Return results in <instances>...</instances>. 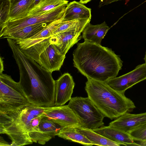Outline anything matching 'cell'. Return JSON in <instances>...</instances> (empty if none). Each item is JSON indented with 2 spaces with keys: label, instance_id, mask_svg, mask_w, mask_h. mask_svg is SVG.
I'll list each match as a JSON object with an SVG mask.
<instances>
[{
  "label": "cell",
  "instance_id": "44dd1931",
  "mask_svg": "<svg viewBox=\"0 0 146 146\" xmlns=\"http://www.w3.org/2000/svg\"><path fill=\"white\" fill-rule=\"evenodd\" d=\"M57 135L65 139L78 143L84 145H93L85 136L77 131L76 127H64L60 130Z\"/></svg>",
  "mask_w": 146,
  "mask_h": 146
},
{
  "label": "cell",
  "instance_id": "8992f818",
  "mask_svg": "<svg viewBox=\"0 0 146 146\" xmlns=\"http://www.w3.org/2000/svg\"><path fill=\"white\" fill-rule=\"evenodd\" d=\"M29 104L19 82L10 76L0 74V112L16 111Z\"/></svg>",
  "mask_w": 146,
  "mask_h": 146
},
{
  "label": "cell",
  "instance_id": "d4e9b609",
  "mask_svg": "<svg viewBox=\"0 0 146 146\" xmlns=\"http://www.w3.org/2000/svg\"><path fill=\"white\" fill-rule=\"evenodd\" d=\"M83 19H77L70 21H64L63 20L57 28L52 33L50 37L73 28L79 24Z\"/></svg>",
  "mask_w": 146,
  "mask_h": 146
},
{
  "label": "cell",
  "instance_id": "4dcf8cb0",
  "mask_svg": "<svg viewBox=\"0 0 146 146\" xmlns=\"http://www.w3.org/2000/svg\"><path fill=\"white\" fill-rule=\"evenodd\" d=\"M144 59L145 61V63L146 64V51L145 52V57L144 58Z\"/></svg>",
  "mask_w": 146,
  "mask_h": 146
},
{
  "label": "cell",
  "instance_id": "6da1fadb",
  "mask_svg": "<svg viewBox=\"0 0 146 146\" xmlns=\"http://www.w3.org/2000/svg\"><path fill=\"white\" fill-rule=\"evenodd\" d=\"M18 66L19 82L29 104L40 107L55 106V80L49 72L25 55L13 39L7 38Z\"/></svg>",
  "mask_w": 146,
  "mask_h": 146
},
{
  "label": "cell",
  "instance_id": "d6986e66",
  "mask_svg": "<svg viewBox=\"0 0 146 146\" xmlns=\"http://www.w3.org/2000/svg\"><path fill=\"white\" fill-rule=\"evenodd\" d=\"M9 1L8 21L26 16L30 10L34 6V0H9Z\"/></svg>",
  "mask_w": 146,
  "mask_h": 146
},
{
  "label": "cell",
  "instance_id": "5b68a950",
  "mask_svg": "<svg viewBox=\"0 0 146 146\" xmlns=\"http://www.w3.org/2000/svg\"><path fill=\"white\" fill-rule=\"evenodd\" d=\"M50 37L27 49L21 50L25 55L46 70L52 73L60 70L66 55L62 54L55 45L50 43Z\"/></svg>",
  "mask_w": 146,
  "mask_h": 146
},
{
  "label": "cell",
  "instance_id": "9c48e42d",
  "mask_svg": "<svg viewBox=\"0 0 146 146\" xmlns=\"http://www.w3.org/2000/svg\"><path fill=\"white\" fill-rule=\"evenodd\" d=\"M90 21L84 19L73 28L50 37V43L55 45L60 52L66 55L69 49L81 39V33Z\"/></svg>",
  "mask_w": 146,
  "mask_h": 146
},
{
  "label": "cell",
  "instance_id": "4fadbf2b",
  "mask_svg": "<svg viewBox=\"0 0 146 146\" xmlns=\"http://www.w3.org/2000/svg\"><path fill=\"white\" fill-rule=\"evenodd\" d=\"M75 86L72 76L68 73L64 74L55 80V106L64 105L71 99Z\"/></svg>",
  "mask_w": 146,
  "mask_h": 146
},
{
  "label": "cell",
  "instance_id": "277c9868",
  "mask_svg": "<svg viewBox=\"0 0 146 146\" xmlns=\"http://www.w3.org/2000/svg\"><path fill=\"white\" fill-rule=\"evenodd\" d=\"M43 117L34 115L30 104L16 111L0 112V133L9 136L12 141L11 146L32 144L29 133Z\"/></svg>",
  "mask_w": 146,
  "mask_h": 146
},
{
  "label": "cell",
  "instance_id": "1f68e13d",
  "mask_svg": "<svg viewBox=\"0 0 146 146\" xmlns=\"http://www.w3.org/2000/svg\"><path fill=\"white\" fill-rule=\"evenodd\" d=\"M66 0V1H68V0Z\"/></svg>",
  "mask_w": 146,
  "mask_h": 146
},
{
  "label": "cell",
  "instance_id": "ffe728a7",
  "mask_svg": "<svg viewBox=\"0 0 146 146\" xmlns=\"http://www.w3.org/2000/svg\"><path fill=\"white\" fill-rule=\"evenodd\" d=\"M52 22H43L26 27L8 35L4 38L14 40L29 38L43 29Z\"/></svg>",
  "mask_w": 146,
  "mask_h": 146
},
{
  "label": "cell",
  "instance_id": "3957f363",
  "mask_svg": "<svg viewBox=\"0 0 146 146\" xmlns=\"http://www.w3.org/2000/svg\"><path fill=\"white\" fill-rule=\"evenodd\" d=\"M87 78L85 90L88 97L105 117L116 119L135 108L124 93L114 90L105 82Z\"/></svg>",
  "mask_w": 146,
  "mask_h": 146
},
{
  "label": "cell",
  "instance_id": "7402d4cb",
  "mask_svg": "<svg viewBox=\"0 0 146 146\" xmlns=\"http://www.w3.org/2000/svg\"><path fill=\"white\" fill-rule=\"evenodd\" d=\"M77 131L85 136L93 145L104 146H119L118 143L111 141L92 130L80 127H76Z\"/></svg>",
  "mask_w": 146,
  "mask_h": 146
},
{
  "label": "cell",
  "instance_id": "ac0fdd59",
  "mask_svg": "<svg viewBox=\"0 0 146 146\" xmlns=\"http://www.w3.org/2000/svg\"><path fill=\"white\" fill-rule=\"evenodd\" d=\"M110 29L105 21L95 25L90 22L86 26L82 33V38L84 41L90 42L101 45L102 39Z\"/></svg>",
  "mask_w": 146,
  "mask_h": 146
},
{
  "label": "cell",
  "instance_id": "7a4b0ae2",
  "mask_svg": "<svg viewBox=\"0 0 146 146\" xmlns=\"http://www.w3.org/2000/svg\"><path fill=\"white\" fill-rule=\"evenodd\" d=\"M73 64L87 78L106 82L116 77L123 62L111 49L84 41L73 54Z\"/></svg>",
  "mask_w": 146,
  "mask_h": 146
},
{
  "label": "cell",
  "instance_id": "4316f807",
  "mask_svg": "<svg viewBox=\"0 0 146 146\" xmlns=\"http://www.w3.org/2000/svg\"><path fill=\"white\" fill-rule=\"evenodd\" d=\"M122 0H100L99 4L100 7L107 5L112 3Z\"/></svg>",
  "mask_w": 146,
  "mask_h": 146
},
{
  "label": "cell",
  "instance_id": "8fae6325",
  "mask_svg": "<svg viewBox=\"0 0 146 146\" xmlns=\"http://www.w3.org/2000/svg\"><path fill=\"white\" fill-rule=\"evenodd\" d=\"M63 128L58 123L44 116L38 125L30 133L29 135L33 142L43 145L56 136Z\"/></svg>",
  "mask_w": 146,
  "mask_h": 146
},
{
  "label": "cell",
  "instance_id": "d6a6232c",
  "mask_svg": "<svg viewBox=\"0 0 146 146\" xmlns=\"http://www.w3.org/2000/svg\"></svg>",
  "mask_w": 146,
  "mask_h": 146
},
{
  "label": "cell",
  "instance_id": "83f0119b",
  "mask_svg": "<svg viewBox=\"0 0 146 146\" xmlns=\"http://www.w3.org/2000/svg\"><path fill=\"white\" fill-rule=\"evenodd\" d=\"M0 74H1L3 73L4 70L3 58L1 57H0Z\"/></svg>",
  "mask_w": 146,
  "mask_h": 146
},
{
  "label": "cell",
  "instance_id": "cb8c5ba5",
  "mask_svg": "<svg viewBox=\"0 0 146 146\" xmlns=\"http://www.w3.org/2000/svg\"><path fill=\"white\" fill-rule=\"evenodd\" d=\"M128 133L134 141L139 142L140 146H146V124Z\"/></svg>",
  "mask_w": 146,
  "mask_h": 146
},
{
  "label": "cell",
  "instance_id": "5bb4252c",
  "mask_svg": "<svg viewBox=\"0 0 146 146\" xmlns=\"http://www.w3.org/2000/svg\"><path fill=\"white\" fill-rule=\"evenodd\" d=\"M146 124V112L137 114L126 113L111 122L109 125L125 132Z\"/></svg>",
  "mask_w": 146,
  "mask_h": 146
},
{
  "label": "cell",
  "instance_id": "484cf974",
  "mask_svg": "<svg viewBox=\"0 0 146 146\" xmlns=\"http://www.w3.org/2000/svg\"><path fill=\"white\" fill-rule=\"evenodd\" d=\"M0 26L7 22L9 18V0H3L0 5Z\"/></svg>",
  "mask_w": 146,
  "mask_h": 146
},
{
  "label": "cell",
  "instance_id": "e0dca14e",
  "mask_svg": "<svg viewBox=\"0 0 146 146\" xmlns=\"http://www.w3.org/2000/svg\"><path fill=\"white\" fill-rule=\"evenodd\" d=\"M91 9L80 2L73 1L68 3L63 16V21L77 19H91Z\"/></svg>",
  "mask_w": 146,
  "mask_h": 146
},
{
  "label": "cell",
  "instance_id": "30bf717a",
  "mask_svg": "<svg viewBox=\"0 0 146 146\" xmlns=\"http://www.w3.org/2000/svg\"><path fill=\"white\" fill-rule=\"evenodd\" d=\"M146 79V64L138 65L131 71L118 77L110 78L106 82L116 91L124 93L128 89Z\"/></svg>",
  "mask_w": 146,
  "mask_h": 146
},
{
  "label": "cell",
  "instance_id": "7c38bea8",
  "mask_svg": "<svg viewBox=\"0 0 146 146\" xmlns=\"http://www.w3.org/2000/svg\"><path fill=\"white\" fill-rule=\"evenodd\" d=\"M43 116L64 127L80 126L78 117L68 105L52 107Z\"/></svg>",
  "mask_w": 146,
  "mask_h": 146
},
{
  "label": "cell",
  "instance_id": "52a82bcc",
  "mask_svg": "<svg viewBox=\"0 0 146 146\" xmlns=\"http://www.w3.org/2000/svg\"><path fill=\"white\" fill-rule=\"evenodd\" d=\"M68 105L78 117L80 127L94 130L104 126L105 117L88 97L72 98Z\"/></svg>",
  "mask_w": 146,
  "mask_h": 146
},
{
  "label": "cell",
  "instance_id": "f546056e",
  "mask_svg": "<svg viewBox=\"0 0 146 146\" xmlns=\"http://www.w3.org/2000/svg\"><path fill=\"white\" fill-rule=\"evenodd\" d=\"M41 0H34V6L38 4Z\"/></svg>",
  "mask_w": 146,
  "mask_h": 146
},
{
  "label": "cell",
  "instance_id": "f1b7e54d",
  "mask_svg": "<svg viewBox=\"0 0 146 146\" xmlns=\"http://www.w3.org/2000/svg\"><path fill=\"white\" fill-rule=\"evenodd\" d=\"M92 0H80L79 2L83 4H84L87 3Z\"/></svg>",
  "mask_w": 146,
  "mask_h": 146
},
{
  "label": "cell",
  "instance_id": "ba28073f",
  "mask_svg": "<svg viewBox=\"0 0 146 146\" xmlns=\"http://www.w3.org/2000/svg\"><path fill=\"white\" fill-rule=\"evenodd\" d=\"M67 5L58 7L42 14L27 15L18 19L9 21L0 26V38H3L8 35L28 26L60 19L64 15Z\"/></svg>",
  "mask_w": 146,
  "mask_h": 146
},
{
  "label": "cell",
  "instance_id": "9a60e30c",
  "mask_svg": "<svg viewBox=\"0 0 146 146\" xmlns=\"http://www.w3.org/2000/svg\"><path fill=\"white\" fill-rule=\"evenodd\" d=\"M92 130L120 145L140 146L135 142L128 133L109 125L103 126Z\"/></svg>",
  "mask_w": 146,
  "mask_h": 146
},
{
  "label": "cell",
  "instance_id": "603a6c76",
  "mask_svg": "<svg viewBox=\"0 0 146 146\" xmlns=\"http://www.w3.org/2000/svg\"><path fill=\"white\" fill-rule=\"evenodd\" d=\"M68 2L65 0H41L30 10L27 15L42 14L58 7L67 4Z\"/></svg>",
  "mask_w": 146,
  "mask_h": 146
},
{
  "label": "cell",
  "instance_id": "2e32d148",
  "mask_svg": "<svg viewBox=\"0 0 146 146\" xmlns=\"http://www.w3.org/2000/svg\"><path fill=\"white\" fill-rule=\"evenodd\" d=\"M63 20L62 17L60 19L52 21L43 29L29 38L14 40L21 50L27 49L46 38L50 37L52 33Z\"/></svg>",
  "mask_w": 146,
  "mask_h": 146
}]
</instances>
